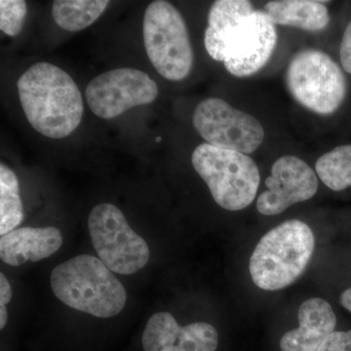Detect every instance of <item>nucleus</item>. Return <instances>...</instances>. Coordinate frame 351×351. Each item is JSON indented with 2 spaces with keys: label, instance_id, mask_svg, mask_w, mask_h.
<instances>
[{
  "label": "nucleus",
  "instance_id": "obj_1",
  "mask_svg": "<svg viewBox=\"0 0 351 351\" xmlns=\"http://www.w3.org/2000/svg\"><path fill=\"white\" fill-rule=\"evenodd\" d=\"M276 43V25L250 1L218 0L210 8L205 48L230 75H255L269 62Z\"/></svg>",
  "mask_w": 351,
  "mask_h": 351
},
{
  "label": "nucleus",
  "instance_id": "obj_2",
  "mask_svg": "<svg viewBox=\"0 0 351 351\" xmlns=\"http://www.w3.org/2000/svg\"><path fill=\"white\" fill-rule=\"evenodd\" d=\"M17 86L25 117L41 135L63 138L80 126L84 112L82 93L59 66L45 62L34 64Z\"/></svg>",
  "mask_w": 351,
  "mask_h": 351
},
{
  "label": "nucleus",
  "instance_id": "obj_3",
  "mask_svg": "<svg viewBox=\"0 0 351 351\" xmlns=\"http://www.w3.org/2000/svg\"><path fill=\"white\" fill-rule=\"evenodd\" d=\"M50 285L60 302L95 317H113L126 306L125 288L94 256H76L58 265L51 271Z\"/></svg>",
  "mask_w": 351,
  "mask_h": 351
},
{
  "label": "nucleus",
  "instance_id": "obj_4",
  "mask_svg": "<svg viewBox=\"0 0 351 351\" xmlns=\"http://www.w3.org/2000/svg\"><path fill=\"white\" fill-rule=\"evenodd\" d=\"M314 245L313 230L306 223L284 221L265 233L256 246L249 263L252 280L265 291L288 287L304 274Z\"/></svg>",
  "mask_w": 351,
  "mask_h": 351
},
{
  "label": "nucleus",
  "instance_id": "obj_5",
  "mask_svg": "<svg viewBox=\"0 0 351 351\" xmlns=\"http://www.w3.org/2000/svg\"><path fill=\"white\" fill-rule=\"evenodd\" d=\"M191 162L219 206L228 211H239L255 199L260 171L247 154L205 143L193 152Z\"/></svg>",
  "mask_w": 351,
  "mask_h": 351
},
{
  "label": "nucleus",
  "instance_id": "obj_6",
  "mask_svg": "<svg viewBox=\"0 0 351 351\" xmlns=\"http://www.w3.org/2000/svg\"><path fill=\"white\" fill-rule=\"evenodd\" d=\"M286 85L300 105L320 115L336 112L348 96L345 71L320 50L304 49L293 57Z\"/></svg>",
  "mask_w": 351,
  "mask_h": 351
},
{
  "label": "nucleus",
  "instance_id": "obj_7",
  "mask_svg": "<svg viewBox=\"0 0 351 351\" xmlns=\"http://www.w3.org/2000/svg\"><path fill=\"white\" fill-rule=\"evenodd\" d=\"M144 41L147 57L157 73L171 82L191 73L193 50L186 22L170 2L157 0L145 9Z\"/></svg>",
  "mask_w": 351,
  "mask_h": 351
},
{
  "label": "nucleus",
  "instance_id": "obj_8",
  "mask_svg": "<svg viewBox=\"0 0 351 351\" xmlns=\"http://www.w3.org/2000/svg\"><path fill=\"white\" fill-rule=\"evenodd\" d=\"M88 230L98 258L114 274L130 276L149 262L147 241L132 230L114 205L103 203L94 207L88 217Z\"/></svg>",
  "mask_w": 351,
  "mask_h": 351
},
{
  "label": "nucleus",
  "instance_id": "obj_9",
  "mask_svg": "<svg viewBox=\"0 0 351 351\" xmlns=\"http://www.w3.org/2000/svg\"><path fill=\"white\" fill-rule=\"evenodd\" d=\"M193 124L207 144L245 154L257 151L265 138L258 119L219 98L201 101L193 112Z\"/></svg>",
  "mask_w": 351,
  "mask_h": 351
},
{
  "label": "nucleus",
  "instance_id": "obj_10",
  "mask_svg": "<svg viewBox=\"0 0 351 351\" xmlns=\"http://www.w3.org/2000/svg\"><path fill=\"white\" fill-rule=\"evenodd\" d=\"M158 95L156 83L138 69H115L96 76L87 85L90 110L103 119H112L131 108L149 105Z\"/></svg>",
  "mask_w": 351,
  "mask_h": 351
},
{
  "label": "nucleus",
  "instance_id": "obj_11",
  "mask_svg": "<svg viewBox=\"0 0 351 351\" xmlns=\"http://www.w3.org/2000/svg\"><path fill=\"white\" fill-rule=\"evenodd\" d=\"M265 184L267 189L257 200L258 211L265 216H276L292 205L309 200L318 189L315 172L308 164L293 156L277 159Z\"/></svg>",
  "mask_w": 351,
  "mask_h": 351
},
{
  "label": "nucleus",
  "instance_id": "obj_12",
  "mask_svg": "<svg viewBox=\"0 0 351 351\" xmlns=\"http://www.w3.org/2000/svg\"><path fill=\"white\" fill-rule=\"evenodd\" d=\"M140 345L142 351H217L219 334L209 323L181 326L172 314L159 311L147 320Z\"/></svg>",
  "mask_w": 351,
  "mask_h": 351
},
{
  "label": "nucleus",
  "instance_id": "obj_13",
  "mask_svg": "<svg viewBox=\"0 0 351 351\" xmlns=\"http://www.w3.org/2000/svg\"><path fill=\"white\" fill-rule=\"evenodd\" d=\"M64 239L54 226L16 228L0 239V258L11 267L36 263L51 257L61 249Z\"/></svg>",
  "mask_w": 351,
  "mask_h": 351
},
{
  "label": "nucleus",
  "instance_id": "obj_14",
  "mask_svg": "<svg viewBox=\"0 0 351 351\" xmlns=\"http://www.w3.org/2000/svg\"><path fill=\"white\" fill-rule=\"evenodd\" d=\"M300 327L283 335L281 351H317L335 332L337 317L329 302L313 298L302 302L298 311Z\"/></svg>",
  "mask_w": 351,
  "mask_h": 351
},
{
  "label": "nucleus",
  "instance_id": "obj_15",
  "mask_svg": "<svg viewBox=\"0 0 351 351\" xmlns=\"http://www.w3.org/2000/svg\"><path fill=\"white\" fill-rule=\"evenodd\" d=\"M324 3L314 0H276L265 4L263 11L274 25L319 32L330 23L329 11Z\"/></svg>",
  "mask_w": 351,
  "mask_h": 351
},
{
  "label": "nucleus",
  "instance_id": "obj_16",
  "mask_svg": "<svg viewBox=\"0 0 351 351\" xmlns=\"http://www.w3.org/2000/svg\"><path fill=\"white\" fill-rule=\"evenodd\" d=\"M108 4L106 0H56L53 2L52 15L62 29L80 32L98 20Z\"/></svg>",
  "mask_w": 351,
  "mask_h": 351
},
{
  "label": "nucleus",
  "instance_id": "obj_17",
  "mask_svg": "<svg viewBox=\"0 0 351 351\" xmlns=\"http://www.w3.org/2000/svg\"><path fill=\"white\" fill-rule=\"evenodd\" d=\"M19 181L12 169L0 164V235L16 230L24 219Z\"/></svg>",
  "mask_w": 351,
  "mask_h": 351
},
{
  "label": "nucleus",
  "instance_id": "obj_18",
  "mask_svg": "<svg viewBox=\"0 0 351 351\" xmlns=\"http://www.w3.org/2000/svg\"><path fill=\"white\" fill-rule=\"evenodd\" d=\"M315 168L321 181L332 191L351 188V144L338 145L323 154Z\"/></svg>",
  "mask_w": 351,
  "mask_h": 351
},
{
  "label": "nucleus",
  "instance_id": "obj_19",
  "mask_svg": "<svg viewBox=\"0 0 351 351\" xmlns=\"http://www.w3.org/2000/svg\"><path fill=\"white\" fill-rule=\"evenodd\" d=\"M27 6L24 0L0 1V29L9 36H16L22 32Z\"/></svg>",
  "mask_w": 351,
  "mask_h": 351
},
{
  "label": "nucleus",
  "instance_id": "obj_20",
  "mask_svg": "<svg viewBox=\"0 0 351 351\" xmlns=\"http://www.w3.org/2000/svg\"><path fill=\"white\" fill-rule=\"evenodd\" d=\"M317 351H351V330L332 332Z\"/></svg>",
  "mask_w": 351,
  "mask_h": 351
},
{
  "label": "nucleus",
  "instance_id": "obj_21",
  "mask_svg": "<svg viewBox=\"0 0 351 351\" xmlns=\"http://www.w3.org/2000/svg\"><path fill=\"white\" fill-rule=\"evenodd\" d=\"M12 288L3 272L0 274V329L4 330L8 322L7 304L12 300Z\"/></svg>",
  "mask_w": 351,
  "mask_h": 351
},
{
  "label": "nucleus",
  "instance_id": "obj_22",
  "mask_svg": "<svg viewBox=\"0 0 351 351\" xmlns=\"http://www.w3.org/2000/svg\"><path fill=\"white\" fill-rule=\"evenodd\" d=\"M339 60L345 73L351 75V20L346 25L339 46Z\"/></svg>",
  "mask_w": 351,
  "mask_h": 351
},
{
  "label": "nucleus",
  "instance_id": "obj_23",
  "mask_svg": "<svg viewBox=\"0 0 351 351\" xmlns=\"http://www.w3.org/2000/svg\"><path fill=\"white\" fill-rule=\"evenodd\" d=\"M339 302H341V306L348 309L351 313V287L346 290L345 292L341 293Z\"/></svg>",
  "mask_w": 351,
  "mask_h": 351
}]
</instances>
